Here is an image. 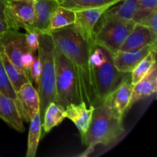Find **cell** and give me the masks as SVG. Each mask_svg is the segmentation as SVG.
Masks as SVG:
<instances>
[{
  "mask_svg": "<svg viewBox=\"0 0 157 157\" xmlns=\"http://www.w3.org/2000/svg\"><path fill=\"white\" fill-rule=\"evenodd\" d=\"M0 54L6 75L17 94L18 90L21 88L23 84L28 82H32V81L27 74L20 70L11 62L10 60L7 58L2 51L0 50Z\"/></svg>",
  "mask_w": 157,
  "mask_h": 157,
  "instance_id": "19",
  "label": "cell"
},
{
  "mask_svg": "<svg viewBox=\"0 0 157 157\" xmlns=\"http://www.w3.org/2000/svg\"><path fill=\"white\" fill-rule=\"evenodd\" d=\"M40 75H41V64L38 58V53L34 55V59L29 68V76L32 83H35V88L38 90V84H39Z\"/></svg>",
  "mask_w": 157,
  "mask_h": 157,
  "instance_id": "28",
  "label": "cell"
},
{
  "mask_svg": "<svg viewBox=\"0 0 157 157\" xmlns=\"http://www.w3.org/2000/svg\"><path fill=\"white\" fill-rule=\"evenodd\" d=\"M0 118L17 131L23 133L25 130L15 101L2 91H0Z\"/></svg>",
  "mask_w": 157,
  "mask_h": 157,
  "instance_id": "17",
  "label": "cell"
},
{
  "mask_svg": "<svg viewBox=\"0 0 157 157\" xmlns=\"http://www.w3.org/2000/svg\"><path fill=\"white\" fill-rule=\"evenodd\" d=\"M63 106L52 102L48 104L44 111L41 126L44 130V135L49 133L54 127L59 125L65 118V113Z\"/></svg>",
  "mask_w": 157,
  "mask_h": 157,
  "instance_id": "20",
  "label": "cell"
},
{
  "mask_svg": "<svg viewBox=\"0 0 157 157\" xmlns=\"http://www.w3.org/2000/svg\"><path fill=\"white\" fill-rule=\"evenodd\" d=\"M157 44H150L142 48L127 52L118 51L113 56L115 67L122 73H131L137 64L152 50H156Z\"/></svg>",
  "mask_w": 157,
  "mask_h": 157,
  "instance_id": "11",
  "label": "cell"
},
{
  "mask_svg": "<svg viewBox=\"0 0 157 157\" xmlns=\"http://www.w3.org/2000/svg\"><path fill=\"white\" fill-rule=\"evenodd\" d=\"M56 103L65 108L70 104L80 103L76 74L67 57L58 48L54 52Z\"/></svg>",
  "mask_w": 157,
  "mask_h": 157,
  "instance_id": "5",
  "label": "cell"
},
{
  "mask_svg": "<svg viewBox=\"0 0 157 157\" xmlns=\"http://www.w3.org/2000/svg\"><path fill=\"white\" fill-rule=\"evenodd\" d=\"M156 90L157 67L156 64H155L150 71L142 79L133 85V90H132L127 110H129L137 101L155 94Z\"/></svg>",
  "mask_w": 157,
  "mask_h": 157,
  "instance_id": "14",
  "label": "cell"
},
{
  "mask_svg": "<svg viewBox=\"0 0 157 157\" xmlns=\"http://www.w3.org/2000/svg\"><path fill=\"white\" fill-rule=\"evenodd\" d=\"M123 118L120 117L104 101L94 107L91 122L86 134L81 138L82 144L87 146V153L94 151L98 144L108 146L124 133Z\"/></svg>",
  "mask_w": 157,
  "mask_h": 157,
  "instance_id": "3",
  "label": "cell"
},
{
  "mask_svg": "<svg viewBox=\"0 0 157 157\" xmlns=\"http://www.w3.org/2000/svg\"><path fill=\"white\" fill-rule=\"evenodd\" d=\"M29 136H28V144L26 156L35 157L38 150L40 139L41 137V120L39 112L35 113L29 121Z\"/></svg>",
  "mask_w": 157,
  "mask_h": 157,
  "instance_id": "21",
  "label": "cell"
},
{
  "mask_svg": "<svg viewBox=\"0 0 157 157\" xmlns=\"http://www.w3.org/2000/svg\"><path fill=\"white\" fill-rule=\"evenodd\" d=\"M119 1L121 0H58L60 6L75 12L109 4H115Z\"/></svg>",
  "mask_w": 157,
  "mask_h": 157,
  "instance_id": "23",
  "label": "cell"
},
{
  "mask_svg": "<svg viewBox=\"0 0 157 157\" xmlns=\"http://www.w3.org/2000/svg\"><path fill=\"white\" fill-rule=\"evenodd\" d=\"M34 21L32 27L40 32H48L52 15L60 6L58 0H33Z\"/></svg>",
  "mask_w": 157,
  "mask_h": 157,
  "instance_id": "15",
  "label": "cell"
},
{
  "mask_svg": "<svg viewBox=\"0 0 157 157\" xmlns=\"http://www.w3.org/2000/svg\"><path fill=\"white\" fill-rule=\"evenodd\" d=\"M138 0H121L107 9L101 18L104 19L133 20Z\"/></svg>",
  "mask_w": 157,
  "mask_h": 157,
  "instance_id": "18",
  "label": "cell"
},
{
  "mask_svg": "<svg viewBox=\"0 0 157 157\" xmlns=\"http://www.w3.org/2000/svg\"><path fill=\"white\" fill-rule=\"evenodd\" d=\"M33 0H8L5 2L4 16L8 29L19 30L32 25Z\"/></svg>",
  "mask_w": 157,
  "mask_h": 157,
  "instance_id": "7",
  "label": "cell"
},
{
  "mask_svg": "<svg viewBox=\"0 0 157 157\" xmlns=\"http://www.w3.org/2000/svg\"><path fill=\"white\" fill-rule=\"evenodd\" d=\"M132 90L133 84L129 78L123 81L104 101L120 117L124 118L127 110Z\"/></svg>",
  "mask_w": 157,
  "mask_h": 157,
  "instance_id": "16",
  "label": "cell"
},
{
  "mask_svg": "<svg viewBox=\"0 0 157 157\" xmlns=\"http://www.w3.org/2000/svg\"><path fill=\"white\" fill-rule=\"evenodd\" d=\"M135 24L133 20L100 18L94 31V42L105 48L113 56L119 51Z\"/></svg>",
  "mask_w": 157,
  "mask_h": 157,
  "instance_id": "6",
  "label": "cell"
},
{
  "mask_svg": "<svg viewBox=\"0 0 157 157\" xmlns=\"http://www.w3.org/2000/svg\"><path fill=\"white\" fill-rule=\"evenodd\" d=\"M23 29L25 31V42L29 49L33 53H38L41 32L32 25L25 26Z\"/></svg>",
  "mask_w": 157,
  "mask_h": 157,
  "instance_id": "27",
  "label": "cell"
},
{
  "mask_svg": "<svg viewBox=\"0 0 157 157\" xmlns=\"http://www.w3.org/2000/svg\"><path fill=\"white\" fill-rule=\"evenodd\" d=\"M150 44H157V36H155L145 25L136 22L119 51L137 50Z\"/></svg>",
  "mask_w": 157,
  "mask_h": 157,
  "instance_id": "13",
  "label": "cell"
},
{
  "mask_svg": "<svg viewBox=\"0 0 157 157\" xmlns=\"http://www.w3.org/2000/svg\"><path fill=\"white\" fill-rule=\"evenodd\" d=\"M58 48L70 61L75 69L80 101L87 107L94 104V93L90 77L89 45L73 25L50 32Z\"/></svg>",
  "mask_w": 157,
  "mask_h": 157,
  "instance_id": "1",
  "label": "cell"
},
{
  "mask_svg": "<svg viewBox=\"0 0 157 157\" xmlns=\"http://www.w3.org/2000/svg\"><path fill=\"white\" fill-rule=\"evenodd\" d=\"M3 1H4V2H6V1H8V0H3Z\"/></svg>",
  "mask_w": 157,
  "mask_h": 157,
  "instance_id": "32",
  "label": "cell"
},
{
  "mask_svg": "<svg viewBox=\"0 0 157 157\" xmlns=\"http://www.w3.org/2000/svg\"><path fill=\"white\" fill-rule=\"evenodd\" d=\"M94 106L87 107L84 102L70 104L65 107V118L71 121L78 129L81 138L86 134L91 122Z\"/></svg>",
  "mask_w": 157,
  "mask_h": 157,
  "instance_id": "12",
  "label": "cell"
},
{
  "mask_svg": "<svg viewBox=\"0 0 157 157\" xmlns=\"http://www.w3.org/2000/svg\"><path fill=\"white\" fill-rule=\"evenodd\" d=\"M35 54L36 53H33V52H31L30 50H29L23 54L22 58H21V63H22L23 68H24V71H25V73L29 75V68H30L31 64H32V61H33L34 55H35Z\"/></svg>",
  "mask_w": 157,
  "mask_h": 157,
  "instance_id": "30",
  "label": "cell"
},
{
  "mask_svg": "<svg viewBox=\"0 0 157 157\" xmlns=\"http://www.w3.org/2000/svg\"><path fill=\"white\" fill-rule=\"evenodd\" d=\"M138 23L144 25L148 28L150 32L157 36V9H155L145 17L140 20Z\"/></svg>",
  "mask_w": 157,
  "mask_h": 157,
  "instance_id": "29",
  "label": "cell"
},
{
  "mask_svg": "<svg viewBox=\"0 0 157 157\" xmlns=\"http://www.w3.org/2000/svg\"><path fill=\"white\" fill-rule=\"evenodd\" d=\"M55 43L49 32H41L39 36L38 49V58L41 64V75L38 93L39 96V115L42 122L44 111L52 102L56 103L55 90V67L54 52Z\"/></svg>",
  "mask_w": 157,
  "mask_h": 157,
  "instance_id": "4",
  "label": "cell"
},
{
  "mask_svg": "<svg viewBox=\"0 0 157 157\" xmlns=\"http://www.w3.org/2000/svg\"><path fill=\"white\" fill-rule=\"evenodd\" d=\"M4 6L5 2L0 0V35L8 29L4 16Z\"/></svg>",
  "mask_w": 157,
  "mask_h": 157,
  "instance_id": "31",
  "label": "cell"
},
{
  "mask_svg": "<svg viewBox=\"0 0 157 157\" xmlns=\"http://www.w3.org/2000/svg\"><path fill=\"white\" fill-rule=\"evenodd\" d=\"M155 9H157V0H138L133 20L135 22H138Z\"/></svg>",
  "mask_w": 157,
  "mask_h": 157,
  "instance_id": "26",
  "label": "cell"
},
{
  "mask_svg": "<svg viewBox=\"0 0 157 157\" xmlns=\"http://www.w3.org/2000/svg\"><path fill=\"white\" fill-rule=\"evenodd\" d=\"M89 45L90 77L94 93V104L98 107L125 80L130 73H122L115 67L113 56L101 46L92 41Z\"/></svg>",
  "mask_w": 157,
  "mask_h": 157,
  "instance_id": "2",
  "label": "cell"
},
{
  "mask_svg": "<svg viewBox=\"0 0 157 157\" xmlns=\"http://www.w3.org/2000/svg\"><path fill=\"white\" fill-rule=\"evenodd\" d=\"M75 11L59 6L51 18L48 32L71 25L75 22Z\"/></svg>",
  "mask_w": 157,
  "mask_h": 157,
  "instance_id": "22",
  "label": "cell"
},
{
  "mask_svg": "<svg viewBox=\"0 0 157 157\" xmlns=\"http://www.w3.org/2000/svg\"><path fill=\"white\" fill-rule=\"evenodd\" d=\"M0 50L14 65L25 73L21 63L23 54L29 50L25 42V34L18 30L7 29L0 35Z\"/></svg>",
  "mask_w": 157,
  "mask_h": 157,
  "instance_id": "8",
  "label": "cell"
},
{
  "mask_svg": "<svg viewBox=\"0 0 157 157\" xmlns=\"http://www.w3.org/2000/svg\"><path fill=\"white\" fill-rule=\"evenodd\" d=\"M20 106V114L23 121L29 122L31 118L39 112L40 101L38 90L32 82L23 84L17 92Z\"/></svg>",
  "mask_w": 157,
  "mask_h": 157,
  "instance_id": "10",
  "label": "cell"
},
{
  "mask_svg": "<svg viewBox=\"0 0 157 157\" xmlns=\"http://www.w3.org/2000/svg\"><path fill=\"white\" fill-rule=\"evenodd\" d=\"M0 91L4 93L5 94L7 95L8 97L11 98L15 101L20 113V106L19 102H18V96H17L16 92H15V89L13 88V87L11 84L10 81H9V78L7 77V75L6 73L2 61L1 54H0Z\"/></svg>",
  "mask_w": 157,
  "mask_h": 157,
  "instance_id": "25",
  "label": "cell"
},
{
  "mask_svg": "<svg viewBox=\"0 0 157 157\" xmlns=\"http://www.w3.org/2000/svg\"><path fill=\"white\" fill-rule=\"evenodd\" d=\"M113 5L114 4L75 11V20L73 25L87 44L94 41V31L95 25L99 21L101 15Z\"/></svg>",
  "mask_w": 157,
  "mask_h": 157,
  "instance_id": "9",
  "label": "cell"
},
{
  "mask_svg": "<svg viewBox=\"0 0 157 157\" xmlns=\"http://www.w3.org/2000/svg\"><path fill=\"white\" fill-rule=\"evenodd\" d=\"M155 64H156V49L150 51L148 55L130 73L131 84L133 85L137 83L140 80L142 79L150 71V69Z\"/></svg>",
  "mask_w": 157,
  "mask_h": 157,
  "instance_id": "24",
  "label": "cell"
}]
</instances>
